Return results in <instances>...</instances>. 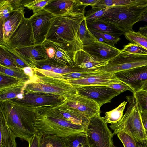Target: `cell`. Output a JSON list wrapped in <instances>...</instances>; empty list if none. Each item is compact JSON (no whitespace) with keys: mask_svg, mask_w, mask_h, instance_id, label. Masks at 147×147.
Segmentation results:
<instances>
[{"mask_svg":"<svg viewBox=\"0 0 147 147\" xmlns=\"http://www.w3.org/2000/svg\"><path fill=\"white\" fill-rule=\"evenodd\" d=\"M76 67L85 70H98L108 64L107 60L93 55L83 49L77 51L74 56Z\"/></svg>","mask_w":147,"mask_h":147,"instance_id":"9a60e30c","label":"cell"},{"mask_svg":"<svg viewBox=\"0 0 147 147\" xmlns=\"http://www.w3.org/2000/svg\"><path fill=\"white\" fill-rule=\"evenodd\" d=\"M87 26L89 30L109 34L117 37L125 34L115 27L98 20L87 24Z\"/></svg>","mask_w":147,"mask_h":147,"instance_id":"cb8c5ba5","label":"cell"},{"mask_svg":"<svg viewBox=\"0 0 147 147\" xmlns=\"http://www.w3.org/2000/svg\"><path fill=\"white\" fill-rule=\"evenodd\" d=\"M0 64L9 67L22 68L17 64L11 54L1 47L0 48Z\"/></svg>","mask_w":147,"mask_h":147,"instance_id":"1f68e13d","label":"cell"},{"mask_svg":"<svg viewBox=\"0 0 147 147\" xmlns=\"http://www.w3.org/2000/svg\"><path fill=\"white\" fill-rule=\"evenodd\" d=\"M0 147H17L16 136L8 126L3 113L0 120Z\"/></svg>","mask_w":147,"mask_h":147,"instance_id":"7402d4cb","label":"cell"},{"mask_svg":"<svg viewBox=\"0 0 147 147\" xmlns=\"http://www.w3.org/2000/svg\"><path fill=\"white\" fill-rule=\"evenodd\" d=\"M33 68L42 75L35 74L26 81L22 89L23 94L32 93L66 99L71 95L78 94L76 87L64 79L62 75L37 67Z\"/></svg>","mask_w":147,"mask_h":147,"instance_id":"3957f363","label":"cell"},{"mask_svg":"<svg viewBox=\"0 0 147 147\" xmlns=\"http://www.w3.org/2000/svg\"><path fill=\"white\" fill-rule=\"evenodd\" d=\"M43 134L37 131L27 141L28 147H40V141Z\"/></svg>","mask_w":147,"mask_h":147,"instance_id":"f35d334b","label":"cell"},{"mask_svg":"<svg viewBox=\"0 0 147 147\" xmlns=\"http://www.w3.org/2000/svg\"><path fill=\"white\" fill-rule=\"evenodd\" d=\"M78 4L80 5L92 7L100 2V0H76Z\"/></svg>","mask_w":147,"mask_h":147,"instance_id":"60d3db41","label":"cell"},{"mask_svg":"<svg viewBox=\"0 0 147 147\" xmlns=\"http://www.w3.org/2000/svg\"><path fill=\"white\" fill-rule=\"evenodd\" d=\"M126 38L131 43H135L147 50V37L139 31H129L124 34Z\"/></svg>","mask_w":147,"mask_h":147,"instance_id":"f1b7e54d","label":"cell"},{"mask_svg":"<svg viewBox=\"0 0 147 147\" xmlns=\"http://www.w3.org/2000/svg\"><path fill=\"white\" fill-rule=\"evenodd\" d=\"M78 35L83 45H88L98 40L88 28L85 17L80 24Z\"/></svg>","mask_w":147,"mask_h":147,"instance_id":"484cf974","label":"cell"},{"mask_svg":"<svg viewBox=\"0 0 147 147\" xmlns=\"http://www.w3.org/2000/svg\"><path fill=\"white\" fill-rule=\"evenodd\" d=\"M63 139L65 147H90L86 134L70 136Z\"/></svg>","mask_w":147,"mask_h":147,"instance_id":"4316f807","label":"cell"},{"mask_svg":"<svg viewBox=\"0 0 147 147\" xmlns=\"http://www.w3.org/2000/svg\"><path fill=\"white\" fill-rule=\"evenodd\" d=\"M113 136L100 114L90 119L86 129L90 147H115L113 140Z\"/></svg>","mask_w":147,"mask_h":147,"instance_id":"8992f818","label":"cell"},{"mask_svg":"<svg viewBox=\"0 0 147 147\" xmlns=\"http://www.w3.org/2000/svg\"><path fill=\"white\" fill-rule=\"evenodd\" d=\"M76 3L66 13L55 16L46 36V40L56 42H64L71 44L83 49L78 32L83 20L85 18V8Z\"/></svg>","mask_w":147,"mask_h":147,"instance_id":"6da1fadb","label":"cell"},{"mask_svg":"<svg viewBox=\"0 0 147 147\" xmlns=\"http://www.w3.org/2000/svg\"><path fill=\"white\" fill-rule=\"evenodd\" d=\"M55 110L62 117L72 123L87 127L90 119L74 109L64 105H53Z\"/></svg>","mask_w":147,"mask_h":147,"instance_id":"ffe728a7","label":"cell"},{"mask_svg":"<svg viewBox=\"0 0 147 147\" xmlns=\"http://www.w3.org/2000/svg\"><path fill=\"white\" fill-rule=\"evenodd\" d=\"M54 16L43 9L29 18L32 24L35 45L42 44L46 40L51 20Z\"/></svg>","mask_w":147,"mask_h":147,"instance_id":"30bf717a","label":"cell"},{"mask_svg":"<svg viewBox=\"0 0 147 147\" xmlns=\"http://www.w3.org/2000/svg\"><path fill=\"white\" fill-rule=\"evenodd\" d=\"M128 102L127 109L120 121L109 125L115 135L120 132H125L131 136L137 143L143 144L147 134L144 127L141 117V111L134 93L127 96Z\"/></svg>","mask_w":147,"mask_h":147,"instance_id":"277c9868","label":"cell"},{"mask_svg":"<svg viewBox=\"0 0 147 147\" xmlns=\"http://www.w3.org/2000/svg\"><path fill=\"white\" fill-rule=\"evenodd\" d=\"M89 30L96 37L102 38L104 40L105 43L113 47H115V45L116 44L120 39L119 37H116L109 34Z\"/></svg>","mask_w":147,"mask_h":147,"instance_id":"d590c367","label":"cell"},{"mask_svg":"<svg viewBox=\"0 0 147 147\" xmlns=\"http://www.w3.org/2000/svg\"><path fill=\"white\" fill-rule=\"evenodd\" d=\"M78 94L95 101L101 107L111 102L112 99L120 93L107 86L96 85L76 87Z\"/></svg>","mask_w":147,"mask_h":147,"instance_id":"ba28073f","label":"cell"},{"mask_svg":"<svg viewBox=\"0 0 147 147\" xmlns=\"http://www.w3.org/2000/svg\"><path fill=\"white\" fill-rule=\"evenodd\" d=\"M32 68L30 67H27L23 68V70L25 74L28 75L30 78L34 76Z\"/></svg>","mask_w":147,"mask_h":147,"instance_id":"7bdbcfd3","label":"cell"},{"mask_svg":"<svg viewBox=\"0 0 147 147\" xmlns=\"http://www.w3.org/2000/svg\"><path fill=\"white\" fill-rule=\"evenodd\" d=\"M117 136L121 142L124 147H137V142L129 134L125 132H120Z\"/></svg>","mask_w":147,"mask_h":147,"instance_id":"8d00e7d4","label":"cell"},{"mask_svg":"<svg viewBox=\"0 0 147 147\" xmlns=\"http://www.w3.org/2000/svg\"><path fill=\"white\" fill-rule=\"evenodd\" d=\"M40 147H65L63 139L52 135H43L40 141Z\"/></svg>","mask_w":147,"mask_h":147,"instance_id":"83f0119b","label":"cell"},{"mask_svg":"<svg viewBox=\"0 0 147 147\" xmlns=\"http://www.w3.org/2000/svg\"><path fill=\"white\" fill-rule=\"evenodd\" d=\"M147 11V5L113 6L108 7L99 20L124 33L132 30L135 24L139 21L142 14Z\"/></svg>","mask_w":147,"mask_h":147,"instance_id":"5b68a950","label":"cell"},{"mask_svg":"<svg viewBox=\"0 0 147 147\" xmlns=\"http://www.w3.org/2000/svg\"><path fill=\"white\" fill-rule=\"evenodd\" d=\"M147 65V55H138L127 52L123 49L108 61L105 66L97 70L112 74L120 71Z\"/></svg>","mask_w":147,"mask_h":147,"instance_id":"52a82bcc","label":"cell"},{"mask_svg":"<svg viewBox=\"0 0 147 147\" xmlns=\"http://www.w3.org/2000/svg\"><path fill=\"white\" fill-rule=\"evenodd\" d=\"M114 74L131 88L135 93L141 90L147 81V65L120 71Z\"/></svg>","mask_w":147,"mask_h":147,"instance_id":"7c38bea8","label":"cell"},{"mask_svg":"<svg viewBox=\"0 0 147 147\" xmlns=\"http://www.w3.org/2000/svg\"><path fill=\"white\" fill-rule=\"evenodd\" d=\"M16 98L20 99H22L24 98L23 94L22 93H20L17 95Z\"/></svg>","mask_w":147,"mask_h":147,"instance_id":"7dc6e473","label":"cell"},{"mask_svg":"<svg viewBox=\"0 0 147 147\" xmlns=\"http://www.w3.org/2000/svg\"><path fill=\"white\" fill-rule=\"evenodd\" d=\"M22 0H1L0 21L2 22L7 19L16 10L23 6Z\"/></svg>","mask_w":147,"mask_h":147,"instance_id":"603a6c76","label":"cell"},{"mask_svg":"<svg viewBox=\"0 0 147 147\" xmlns=\"http://www.w3.org/2000/svg\"><path fill=\"white\" fill-rule=\"evenodd\" d=\"M83 49L93 55L108 61L117 55L120 50L115 47L98 40L83 45Z\"/></svg>","mask_w":147,"mask_h":147,"instance_id":"2e32d148","label":"cell"},{"mask_svg":"<svg viewBox=\"0 0 147 147\" xmlns=\"http://www.w3.org/2000/svg\"><path fill=\"white\" fill-rule=\"evenodd\" d=\"M127 102L124 101L114 109L106 112L105 116L102 117L104 121L107 124H111L119 121L124 115V111Z\"/></svg>","mask_w":147,"mask_h":147,"instance_id":"d4e9b609","label":"cell"},{"mask_svg":"<svg viewBox=\"0 0 147 147\" xmlns=\"http://www.w3.org/2000/svg\"><path fill=\"white\" fill-rule=\"evenodd\" d=\"M124 51L132 54L147 55V50L135 43H130L124 46Z\"/></svg>","mask_w":147,"mask_h":147,"instance_id":"836d02e7","label":"cell"},{"mask_svg":"<svg viewBox=\"0 0 147 147\" xmlns=\"http://www.w3.org/2000/svg\"><path fill=\"white\" fill-rule=\"evenodd\" d=\"M15 49L35 45L31 22L25 17L14 33L6 42Z\"/></svg>","mask_w":147,"mask_h":147,"instance_id":"8fae6325","label":"cell"},{"mask_svg":"<svg viewBox=\"0 0 147 147\" xmlns=\"http://www.w3.org/2000/svg\"><path fill=\"white\" fill-rule=\"evenodd\" d=\"M146 145V147H147V144H145Z\"/></svg>","mask_w":147,"mask_h":147,"instance_id":"f907efd6","label":"cell"},{"mask_svg":"<svg viewBox=\"0 0 147 147\" xmlns=\"http://www.w3.org/2000/svg\"><path fill=\"white\" fill-rule=\"evenodd\" d=\"M75 87L89 86H108L120 82L114 74L102 73L84 78L67 80Z\"/></svg>","mask_w":147,"mask_h":147,"instance_id":"e0dca14e","label":"cell"},{"mask_svg":"<svg viewBox=\"0 0 147 147\" xmlns=\"http://www.w3.org/2000/svg\"><path fill=\"white\" fill-rule=\"evenodd\" d=\"M76 0H51L45 7V9L55 16L64 14L72 9Z\"/></svg>","mask_w":147,"mask_h":147,"instance_id":"44dd1931","label":"cell"},{"mask_svg":"<svg viewBox=\"0 0 147 147\" xmlns=\"http://www.w3.org/2000/svg\"><path fill=\"white\" fill-rule=\"evenodd\" d=\"M22 99H16L23 103L36 105V107L50 106L64 103L66 98L61 97L32 93L23 94Z\"/></svg>","mask_w":147,"mask_h":147,"instance_id":"d6986e66","label":"cell"},{"mask_svg":"<svg viewBox=\"0 0 147 147\" xmlns=\"http://www.w3.org/2000/svg\"><path fill=\"white\" fill-rule=\"evenodd\" d=\"M141 117L144 127L147 134V112H141Z\"/></svg>","mask_w":147,"mask_h":147,"instance_id":"b9f144b4","label":"cell"},{"mask_svg":"<svg viewBox=\"0 0 147 147\" xmlns=\"http://www.w3.org/2000/svg\"><path fill=\"white\" fill-rule=\"evenodd\" d=\"M18 79L12 76H5L1 75L0 76V86L2 85L3 86L7 85V84H11L14 83L15 80Z\"/></svg>","mask_w":147,"mask_h":147,"instance_id":"ab89813d","label":"cell"},{"mask_svg":"<svg viewBox=\"0 0 147 147\" xmlns=\"http://www.w3.org/2000/svg\"><path fill=\"white\" fill-rule=\"evenodd\" d=\"M139 30L141 34L147 37V25L140 27Z\"/></svg>","mask_w":147,"mask_h":147,"instance_id":"ee69618b","label":"cell"},{"mask_svg":"<svg viewBox=\"0 0 147 147\" xmlns=\"http://www.w3.org/2000/svg\"><path fill=\"white\" fill-rule=\"evenodd\" d=\"M134 94L141 112H147V92L140 90Z\"/></svg>","mask_w":147,"mask_h":147,"instance_id":"e575fe53","label":"cell"},{"mask_svg":"<svg viewBox=\"0 0 147 147\" xmlns=\"http://www.w3.org/2000/svg\"><path fill=\"white\" fill-rule=\"evenodd\" d=\"M63 104L78 111L89 119L100 114L101 107L95 101L78 94L67 97Z\"/></svg>","mask_w":147,"mask_h":147,"instance_id":"9c48e42d","label":"cell"},{"mask_svg":"<svg viewBox=\"0 0 147 147\" xmlns=\"http://www.w3.org/2000/svg\"><path fill=\"white\" fill-rule=\"evenodd\" d=\"M143 143H144L145 144H147V136H146L145 139Z\"/></svg>","mask_w":147,"mask_h":147,"instance_id":"681fc988","label":"cell"},{"mask_svg":"<svg viewBox=\"0 0 147 147\" xmlns=\"http://www.w3.org/2000/svg\"><path fill=\"white\" fill-rule=\"evenodd\" d=\"M45 42L54 49L52 59L63 65L71 67H76L74 62L75 52L80 50L77 47L64 42H56L45 40Z\"/></svg>","mask_w":147,"mask_h":147,"instance_id":"4fadbf2b","label":"cell"},{"mask_svg":"<svg viewBox=\"0 0 147 147\" xmlns=\"http://www.w3.org/2000/svg\"><path fill=\"white\" fill-rule=\"evenodd\" d=\"M108 7L102 9H92L85 16L87 24L91 23L100 19L105 14Z\"/></svg>","mask_w":147,"mask_h":147,"instance_id":"d6a6232c","label":"cell"},{"mask_svg":"<svg viewBox=\"0 0 147 147\" xmlns=\"http://www.w3.org/2000/svg\"><path fill=\"white\" fill-rule=\"evenodd\" d=\"M137 147H146V145L144 144H140L137 143Z\"/></svg>","mask_w":147,"mask_h":147,"instance_id":"c3c4849f","label":"cell"},{"mask_svg":"<svg viewBox=\"0 0 147 147\" xmlns=\"http://www.w3.org/2000/svg\"><path fill=\"white\" fill-rule=\"evenodd\" d=\"M36 107L34 125L43 135L50 134L64 138L86 134L87 127L74 124L59 114L52 105Z\"/></svg>","mask_w":147,"mask_h":147,"instance_id":"7a4b0ae2","label":"cell"},{"mask_svg":"<svg viewBox=\"0 0 147 147\" xmlns=\"http://www.w3.org/2000/svg\"><path fill=\"white\" fill-rule=\"evenodd\" d=\"M143 21L147 22V11L144 12L141 16L139 21Z\"/></svg>","mask_w":147,"mask_h":147,"instance_id":"f6af8a7d","label":"cell"},{"mask_svg":"<svg viewBox=\"0 0 147 147\" xmlns=\"http://www.w3.org/2000/svg\"><path fill=\"white\" fill-rule=\"evenodd\" d=\"M30 67H36L37 62L50 59L42 44L15 49Z\"/></svg>","mask_w":147,"mask_h":147,"instance_id":"ac0fdd59","label":"cell"},{"mask_svg":"<svg viewBox=\"0 0 147 147\" xmlns=\"http://www.w3.org/2000/svg\"><path fill=\"white\" fill-rule=\"evenodd\" d=\"M51 0H22V5L29 9L32 10L34 13H36L43 10L45 6Z\"/></svg>","mask_w":147,"mask_h":147,"instance_id":"f546056e","label":"cell"},{"mask_svg":"<svg viewBox=\"0 0 147 147\" xmlns=\"http://www.w3.org/2000/svg\"><path fill=\"white\" fill-rule=\"evenodd\" d=\"M102 73V72L99 71L97 70H85L71 72L62 75V76L64 79L66 80H69L84 78Z\"/></svg>","mask_w":147,"mask_h":147,"instance_id":"4dcf8cb0","label":"cell"},{"mask_svg":"<svg viewBox=\"0 0 147 147\" xmlns=\"http://www.w3.org/2000/svg\"><path fill=\"white\" fill-rule=\"evenodd\" d=\"M147 92V81L142 86L141 89Z\"/></svg>","mask_w":147,"mask_h":147,"instance_id":"bcb514c9","label":"cell"},{"mask_svg":"<svg viewBox=\"0 0 147 147\" xmlns=\"http://www.w3.org/2000/svg\"><path fill=\"white\" fill-rule=\"evenodd\" d=\"M21 68H11L0 64V72L3 74H6L14 77L18 79H21L23 77L24 74L19 73V71Z\"/></svg>","mask_w":147,"mask_h":147,"instance_id":"74e56055","label":"cell"},{"mask_svg":"<svg viewBox=\"0 0 147 147\" xmlns=\"http://www.w3.org/2000/svg\"><path fill=\"white\" fill-rule=\"evenodd\" d=\"M24 9L23 6L20 7L0 22V41L6 42L15 32L25 18Z\"/></svg>","mask_w":147,"mask_h":147,"instance_id":"5bb4252c","label":"cell"}]
</instances>
